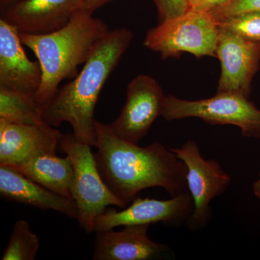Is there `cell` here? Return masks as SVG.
Segmentation results:
<instances>
[{
	"label": "cell",
	"instance_id": "obj_19",
	"mask_svg": "<svg viewBox=\"0 0 260 260\" xmlns=\"http://www.w3.org/2000/svg\"><path fill=\"white\" fill-rule=\"evenodd\" d=\"M216 23L218 28L248 40L260 42V11L248 12L218 20Z\"/></svg>",
	"mask_w": 260,
	"mask_h": 260
},
{
	"label": "cell",
	"instance_id": "obj_5",
	"mask_svg": "<svg viewBox=\"0 0 260 260\" xmlns=\"http://www.w3.org/2000/svg\"><path fill=\"white\" fill-rule=\"evenodd\" d=\"M59 148L69 157L74 169L73 195L78 208L77 220L83 231L93 232L97 217L107 207L126 206L104 182L90 145L78 141L73 134H62Z\"/></svg>",
	"mask_w": 260,
	"mask_h": 260
},
{
	"label": "cell",
	"instance_id": "obj_21",
	"mask_svg": "<svg viewBox=\"0 0 260 260\" xmlns=\"http://www.w3.org/2000/svg\"><path fill=\"white\" fill-rule=\"evenodd\" d=\"M158 9L160 22L176 18L190 10L188 0H153Z\"/></svg>",
	"mask_w": 260,
	"mask_h": 260
},
{
	"label": "cell",
	"instance_id": "obj_8",
	"mask_svg": "<svg viewBox=\"0 0 260 260\" xmlns=\"http://www.w3.org/2000/svg\"><path fill=\"white\" fill-rule=\"evenodd\" d=\"M165 96L154 78L138 75L128 85L125 104L117 119L109 126L119 138L138 144L155 119L161 116Z\"/></svg>",
	"mask_w": 260,
	"mask_h": 260
},
{
	"label": "cell",
	"instance_id": "obj_18",
	"mask_svg": "<svg viewBox=\"0 0 260 260\" xmlns=\"http://www.w3.org/2000/svg\"><path fill=\"white\" fill-rule=\"evenodd\" d=\"M39 249V237L32 232L28 222L19 220L15 224L2 259L34 260Z\"/></svg>",
	"mask_w": 260,
	"mask_h": 260
},
{
	"label": "cell",
	"instance_id": "obj_13",
	"mask_svg": "<svg viewBox=\"0 0 260 260\" xmlns=\"http://www.w3.org/2000/svg\"><path fill=\"white\" fill-rule=\"evenodd\" d=\"M61 135L47 123L28 124L0 119V166L14 167L37 155L56 153Z\"/></svg>",
	"mask_w": 260,
	"mask_h": 260
},
{
	"label": "cell",
	"instance_id": "obj_24",
	"mask_svg": "<svg viewBox=\"0 0 260 260\" xmlns=\"http://www.w3.org/2000/svg\"><path fill=\"white\" fill-rule=\"evenodd\" d=\"M252 190L254 196L257 198L260 203V172L259 173V178H258L257 180L253 184Z\"/></svg>",
	"mask_w": 260,
	"mask_h": 260
},
{
	"label": "cell",
	"instance_id": "obj_6",
	"mask_svg": "<svg viewBox=\"0 0 260 260\" xmlns=\"http://www.w3.org/2000/svg\"><path fill=\"white\" fill-rule=\"evenodd\" d=\"M219 28L210 13L190 9L184 14L160 22L150 29L144 45L162 59L188 52L197 57L216 56Z\"/></svg>",
	"mask_w": 260,
	"mask_h": 260
},
{
	"label": "cell",
	"instance_id": "obj_17",
	"mask_svg": "<svg viewBox=\"0 0 260 260\" xmlns=\"http://www.w3.org/2000/svg\"><path fill=\"white\" fill-rule=\"evenodd\" d=\"M0 119L39 124L46 123L43 119L42 106L35 95H25L0 89Z\"/></svg>",
	"mask_w": 260,
	"mask_h": 260
},
{
	"label": "cell",
	"instance_id": "obj_2",
	"mask_svg": "<svg viewBox=\"0 0 260 260\" xmlns=\"http://www.w3.org/2000/svg\"><path fill=\"white\" fill-rule=\"evenodd\" d=\"M133 38V32L126 28L110 30L73 81L58 89L42 106L44 121L54 127L68 122L78 141L95 146L94 112L98 99Z\"/></svg>",
	"mask_w": 260,
	"mask_h": 260
},
{
	"label": "cell",
	"instance_id": "obj_16",
	"mask_svg": "<svg viewBox=\"0 0 260 260\" xmlns=\"http://www.w3.org/2000/svg\"><path fill=\"white\" fill-rule=\"evenodd\" d=\"M8 168L20 173L48 190L74 200V169L68 156L60 158L56 153L42 154Z\"/></svg>",
	"mask_w": 260,
	"mask_h": 260
},
{
	"label": "cell",
	"instance_id": "obj_23",
	"mask_svg": "<svg viewBox=\"0 0 260 260\" xmlns=\"http://www.w3.org/2000/svg\"><path fill=\"white\" fill-rule=\"evenodd\" d=\"M112 0H84L83 9L93 13L95 10L109 3Z\"/></svg>",
	"mask_w": 260,
	"mask_h": 260
},
{
	"label": "cell",
	"instance_id": "obj_26",
	"mask_svg": "<svg viewBox=\"0 0 260 260\" xmlns=\"http://www.w3.org/2000/svg\"><path fill=\"white\" fill-rule=\"evenodd\" d=\"M189 2V7H190V9H192L196 5L197 3H198V0H188Z\"/></svg>",
	"mask_w": 260,
	"mask_h": 260
},
{
	"label": "cell",
	"instance_id": "obj_7",
	"mask_svg": "<svg viewBox=\"0 0 260 260\" xmlns=\"http://www.w3.org/2000/svg\"><path fill=\"white\" fill-rule=\"evenodd\" d=\"M171 150L185 164L188 191L194 203V210L186 224L193 232L208 226L212 217L210 203L221 196L232 183V177L215 159H205L198 145L189 140Z\"/></svg>",
	"mask_w": 260,
	"mask_h": 260
},
{
	"label": "cell",
	"instance_id": "obj_22",
	"mask_svg": "<svg viewBox=\"0 0 260 260\" xmlns=\"http://www.w3.org/2000/svg\"><path fill=\"white\" fill-rule=\"evenodd\" d=\"M229 0H198L192 10L209 13L215 8L225 4Z\"/></svg>",
	"mask_w": 260,
	"mask_h": 260
},
{
	"label": "cell",
	"instance_id": "obj_25",
	"mask_svg": "<svg viewBox=\"0 0 260 260\" xmlns=\"http://www.w3.org/2000/svg\"><path fill=\"white\" fill-rule=\"evenodd\" d=\"M19 0H0V11L5 10V8L9 7L10 5H13V3H16Z\"/></svg>",
	"mask_w": 260,
	"mask_h": 260
},
{
	"label": "cell",
	"instance_id": "obj_1",
	"mask_svg": "<svg viewBox=\"0 0 260 260\" xmlns=\"http://www.w3.org/2000/svg\"><path fill=\"white\" fill-rule=\"evenodd\" d=\"M94 154L104 182L126 206L140 191L153 187L172 197L188 190L187 169L170 148L159 143L146 147L119 138L109 124L95 121Z\"/></svg>",
	"mask_w": 260,
	"mask_h": 260
},
{
	"label": "cell",
	"instance_id": "obj_14",
	"mask_svg": "<svg viewBox=\"0 0 260 260\" xmlns=\"http://www.w3.org/2000/svg\"><path fill=\"white\" fill-rule=\"evenodd\" d=\"M18 30L0 19V89L36 95L42 83V67L25 54Z\"/></svg>",
	"mask_w": 260,
	"mask_h": 260
},
{
	"label": "cell",
	"instance_id": "obj_10",
	"mask_svg": "<svg viewBox=\"0 0 260 260\" xmlns=\"http://www.w3.org/2000/svg\"><path fill=\"white\" fill-rule=\"evenodd\" d=\"M218 28L216 57L221 64V74L218 92H237L248 97L251 80L259 68L260 42Z\"/></svg>",
	"mask_w": 260,
	"mask_h": 260
},
{
	"label": "cell",
	"instance_id": "obj_9",
	"mask_svg": "<svg viewBox=\"0 0 260 260\" xmlns=\"http://www.w3.org/2000/svg\"><path fill=\"white\" fill-rule=\"evenodd\" d=\"M193 210L194 203L188 190L165 200L138 197L120 211L107 208L97 217L93 232L110 230L121 225L158 223L178 225L187 221Z\"/></svg>",
	"mask_w": 260,
	"mask_h": 260
},
{
	"label": "cell",
	"instance_id": "obj_20",
	"mask_svg": "<svg viewBox=\"0 0 260 260\" xmlns=\"http://www.w3.org/2000/svg\"><path fill=\"white\" fill-rule=\"evenodd\" d=\"M260 11V0H229L209 12L216 21L235 15Z\"/></svg>",
	"mask_w": 260,
	"mask_h": 260
},
{
	"label": "cell",
	"instance_id": "obj_15",
	"mask_svg": "<svg viewBox=\"0 0 260 260\" xmlns=\"http://www.w3.org/2000/svg\"><path fill=\"white\" fill-rule=\"evenodd\" d=\"M0 196L41 210H53L70 218H78L74 200L48 190L44 186L10 168L0 166Z\"/></svg>",
	"mask_w": 260,
	"mask_h": 260
},
{
	"label": "cell",
	"instance_id": "obj_11",
	"mask_svg": "<svg viewBox=\"0 0 260 260\" xmlns=\"http://www.w3.org/2000/svg\"><path fill=\"white\" fill-rule=\"evenodd\" d=\"M83 8L84 0H19L0 11V19L20 34L41 35L63 28Z\"/></svg>",
	"mask_w": 260,
	"mask_h": 260
},
{
	"label": "cell",
	"instance_id": "obj_4",
	"mask_svg": "<svg viewBox=\"0 0 260 260\" xmlns=\"http://www.w3.org/2000/svg\"><path fill=\"white\" fill-rule=\"evenodd\" d=\"M161 116L167 121L194 117L212 125L237 126L243 137L260 139V110L237 92H217L213 97L198 101L167 95Z\"/></svg>",
	"mask_w": 260,
	"mask_h": 260
},
{
	"label": "cell",
	"instance_id": "obj_12",
	"mask_svg": "<svg viewBox=\"0 0 260 260\" xmlns=\"http://www.w3.org/2000/svg\"><path fill=\"white\" fill-rule=\"evenodd\" d=\"M149 224L125 225L120 232H95L94 260H160L174 257L167 244L148 237Z\"/></svg>",
	"mask_w": 260,
	"mask_h": 260
},
{
	"label": "cell",
	"instance_id": "obj_3",
	"mask_svg": "<svg viewBox=\"0 0 260 260\" xmlns=\"http://www.w3.org/2000/svg\"><path fill=\"white\" fill-rule=\"evenodd\" d=\"M110 30L93 13L82 9L69 23L56 31L41 35L20 34L23 45L30 49L42 67L43 78L35 98L42 106L55 95L62 80L74 78Z\"/></svg>",
	"mask_w": 260,
	"mask_h": 260
}]
</instances>
